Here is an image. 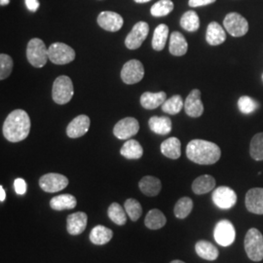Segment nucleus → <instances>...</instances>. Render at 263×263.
<instances>
[{
	"label": "nucleus",
	"instance_id": "1",
	"mask_svg": "<svg viewBox=\"0 0 263 263\" xmlns=\"http://www.w3.org/2000/svg\"><path fill=\"white\" fill-rule=\"evenodd\" d=\"M30 131V119L28 113L17 109L10 113L3 124V135L7 141L19 142L28 138Z\"/></svg>",
	"mask_w": 263,
	"mask_h": 263
},
{
	"label": "nucleus",
	"instance_id": "2",
	"mask_svg": "<svg viewBox=\"0 0 263 263\" xmlns=\"http://www.w3.org/2000/svg\"><path fill=\"white\" fill-rule=\"evenodd\" d=\"M186 156L190 161L199 165H213L220 158L221 151L214 142L193 140L187 144Z\"/></svg>",
	"mask_w": 263,
	"mask_h": 263
},
{
	"label": "nucleus",
	"instance_id": "3",
	"mask_svg": "<svg viewBox=\"0 0 263 263\" xmlns=\"http://www.w3.org/2000/svg\"><path fill=\"white\" fill-rule=\"evenodd\" d=\"M245 251L253 261L263 259V235L256 228H251L245 237Z\"/></svg>",
	"mask_w": 263,
	"mask_h": 263
},
{
	"label": "nucleus",
	"instance_id": "4",
	"mask_svg": "<svg viewBox=\"0 0 263 263\" xmlns=\"http://www.w3.org/2000/svg\"><path fill=\"white\" fill-rule=\"evenodd\" d=\"M27 58L29 64L34 67H43L49 60L48 49L45 43L39 39L33 38L28 42Z\"/></svg>",
	"mask_w": 263,
	"mask_h": 263
},
{
	"label": "nucleus",
	"instance_id": "5",
	"mask_svg": "<svg viewBox=\"0 0 263 263\" xmlns=\"http://www.w3.org/2000/svg\"><path fill=\"white\" fill-rule=\"evenodd\" d=\"M74 94L73 84L68 76H59L53 84L52 97L58 104H66L70 102Z\"/></svg>",
	"mask_w": 263,
	"mask_h": 263
},
{
	"label": "nucleus",
	"instance_id": "6",
	"mask_svg": "<svg viewBox=\"0 0 263 263\" xmlns=\"http://www.w3.org/2000/svg\"><path fill=\"white\" fill-rule=\"evenodd\" d=\"M49 60L55 65H66L74 61L76 59V51L62 42L53 43L48 48Z\"/></svg>",
	"mask_w": 263,
	"mask_h": 263
},
{
	"label": "nucleus",
	"instance_id": "7",
	"mask_svg": "<svg viewBox=\"0 0 263 263\" xmlns=\"http://www.w3.org/2000/svg\"><path fill=\"white\" fill-rule=\"evenodd\" d=\"M223 26L227 32L234 37H242L249 31V23L239 13H229L223 20Z\"/></svg>",
	"mask_w": 263,
	"mask_h": 263
},
{
	"label": "nucleus",
	"instance_id": "8",
	"mask_svg": "<svg viewBox=\"0 0 263 263\" xmlns=\"http://www.w3.org/2000/svg\"><path fill=\"white\" fill-rule=\"evenodd\" d=\"M214 237L219 246L228 247L235 241V228L229 220L222 219L215 227Z\"/></svg>",
	"mask_w": 263,
	"mask_h": 263
},
{
	"label": "nucleus",
	"instance_id": "9",
	"mask_svg": "<svg viewBox=\"0 0 263 263\" xmlns=\"http://www.w3.org/2000/svg\"><path fill=\"white\" fill-rule=\"evenodd\" d=\"M68 185V179L66 176L61 174L50 173L42 176L39 179V186L40 188L48 192V193H55L64 190Z\"/></svg>",
	"mask_w": 263,
	"mask_h": 263
},
{
	"label": "nucleus",
	"instance_id": "10",
	"mask_svg": "<svg viewBox=\"0 0 263 263\" xmlns=\"http://www.w3.org/2000/svg\"><path fill=\"white\" fill-rule=\"evenodd\" d=\"M149 32V26L145 22L137 23L133 28L131 32L127 35L125 39V45L130 50H136L141 47L142 42L146 39Z\"/></svg>",
	"mask_w": 263,
	"mask_h": 263
},
{
	"label": "nucleus",
	"instance_id": "11",
	"mask_svg": "<svg viewBox=\"0 0 263 263\" xmlns=\"http://www.w3.org/2000/svg\"><path fill=\"white\" fill-rule=\"evenodd\" d=\"M143 76L144 67L138 60H131L127 62L121 70V79L126 84H136L141 81Z\"/></svg>",
	"mask_w": 263,
	"mask_h": 263
},
{
	"label": "nucleus",
	"instance_id": "12",
	"mask_svg": "<svg viewBox=\"0 0 263 263\" xmlns=\"http://www.w3.org/2000/svg\"><path fill=\"white\" fill-rule=\"evenodd\" d=\"M140 130V124L136 118L127 117L118 121L113 128L114 136L119 140H129Z\"/></svg>",
	"mask_w": 263,
	"mask_h": 263
},
{
	"label": "nucleus",
	"instance_id": "13",
	"mask_svg": "<svg viewBox=\"0 0 263 263\" xmlns=\"http://www.w3.org/2000/svg\"><path fill=\"white\" fill-rule=\"evenodd\" d=\"M213 201L216 207L228 210L235 206L237 194L232 188L219 186L213 193Z\"/></svg>",
	"mask_w": 263,
	"mask_h": 263
},
{
	"label": "nucleus",
	"instance_id": "14",
	"mask_svg": "<svg viewBox=\"0 0 263 263\" xmlns=\"http://www.w3.org/2000/svg\"><path fill=\"white\" fill-rule=\"evenodd\" d=\"M97 22L101 28L110 32L118 31L119 29H121L124 24V20L121 15L111 11L102 12L99 15Z\"/></svg>",
	"mask_w": 263,
	"mask_h": 263
},
{
	"label": "nucleus",
	"instance_id": "15",
	"mask_svg": "<svg viewBox=\"0 0 263 263\" xmlns=\"http://www.w3.org/2000/svg\"><path fill=\"white\" fill-rule=\"evenodd\" d=\"M184 110L188 116L197 118L204 112V105L201 101V92L198 89H194L188 95L185 103Z\"/></svg>",
	"mask_w": 263,
	"mask_h": 263
},
{
	"label": "nucleus",
	"instance_id": "16",
	"mask_svg": "<svg viewBox=\"0 0 263 263\" xmlns=\"http://www.w3.org/2000/svg\"><path fill=\"white\" fill-rule=\"evenodd\" d=\"M246 207L255 215H263V188H252L246 194Z\"/></svg>",
	"mask_w": 263,
	"mask_h": 263
},
{
	"label": "nucleus",
	"instance_id": "17",
	"mask_svg": "<svg viewBox=\"0 0 263 263\" xmlns=\"http://www.w3.org/2000/svg\"><path fill=\"white\" fill-rule=\"evenodd\" d=\"M90 118L87 115H79L68 124L66 135L71 139H77L84 136L90 129Z\"/></svg>",
	"mask_w": 263,
	"mask_h": 263
},
{
	"label": "nucleus",
	"instance_id": "18",
	"mask_svg": "<svg viewBox=\"0 0 263 263\" xmlns=\"http://www.w3.org/2000/svg\"><path fill=\"white\" fill-rule=\"evenodd\" d=\"M88 222V216L83 212H77L67 216L66 229L70 235H80L84 232Z\"/></svg>",
	"mask_w": 263,
	"mask_h": 263
},
{
	"label": "nucleus",
	"instance_id": "19",
	"mask_svg": "<svg viewBox=\"0 0 263 263\" xmlns=\"http://www.w3.org/2000/svg\"><path fill=\"white\" fill-rule=\"evenodd\" d=\"M206 40L212 46L220 45L226 40V30L218 23L212 22L208 26Z\"/></svg>",
	"mask_w": 263,
	"mask_h": 263
},
{
	"label": "nucleus",
	"instance_id": "20",
	"mask_svg": "<svg viewBox=\"0 0 263 263\" xmlns=\"http://www.w3.org/2000/svg\"><path fill=\"white\" fill-rule=\"evenodd\" d=\"M187 49L186 39L179 31H174L170 37V53L174 56H183L186 54Z\"/></svg>",
	"mask_w": 263,
	"mask_h": 263
},
{
	"label": "nucleus",
	"instance_id": "21",
	"mask_svg": "<svg viewBox=\"0 0 263 263\" xmlns=\"http://www.w3.org/2000/svg\"><path fill=\"white\" fill-rule=\"evenodd\" d=\"M139 187L144 195L154 197L159 194L162 184L159 179L152 176H146L140 180Z\"/></svg>",
	"mask_w": 263,
	"mask_h": 263
},
{
	"label": "nucleus",
	"instance_id": "22",
	"mask_svg": "<svg viewBox=\"0 0 263 263\" xmlns=\"http://www.w3.org/2000/svg\"><path fill=\"white\" fill-rule=\"evenodd\" d=\"M167 100V94L165 92L151 93L145 92L141 95V104L145 109H155L165 103Z\"/></svg>",
	"mask_w": 263,
	"mask_h": 263
},
{
	"label": "nucleus",
	"instance_id": "23",
	"mask_svg": "<svg viewBox=\"0 0 263 263\" xmlns=\"http://www.w3.org/2000/svg\"><path fill=\"white\" fill-rule=\"evenodd\" d=\"M161 152L170 159H179L181 155V143L178 138H169L161 144Z\"/></svg>",
	"mask_w": 263,
	"mask_h": 263
},
{
	"label": "nucleus",
	"instance_id": "24",
	"mask_svg": "<svg viewBox=\"0 0 263 263\" xmlns=\"http://www.w3.org/2000/svg\"><path fill=\"white\" fill-rule=\"evenodd\" d=\"M216 187V179L210 175H203L198 177L192 183V190L195 194L202 195L212 191Z\"/></svg>",
	"mask_w": 263,
	"mask_h": 263
},
{
	"label": "nucleus",
	"instance_id": "25",
	"mask_svg": "<svg viewBox=\"0 0 263 263\" xmlns=\"http://www.w3.org/2000/svg\"><path fill=\"white\" fill-rule=\"evenodd\" d=\"M151 131L157 135L166 136L172 131V121L166 116H153L148 121Z\"/></svg>",
	"mask_w": 263,
	"mask_h": 263
},
{
	"label": "nucleus",
	"instance_id": "26",
	"mask_svg": "<svg viewBox=\"0 0 263 263\" xmlns=\"http://www.w3.org/2000/svg\"><path fill=\"white\" fill-rule=\"evenodd\" d=\"M167 223V218L165 215L158 210V209H152L144 219V224L151 230H158L162 227H164Z\"/></svg>",
	"mask_w": 263,
	"mask_h": 263
},
{
	"label": "nucleus",
	"instance_id": "27",
	"mask_svg": "<svg viewBox=\"0 0 263 263\" xmlns=\"http://www.w3.org/2000/svg\"><path fill=\"white\" fill-rule=\"evenodd\" d=\"M113 237V232L111 229L107 228L104 226H95L90 233V241L95 245L107 244Z\"/></svg>",
	"mask_w": 263,
	"mask_h": 263
},
{
	"label": "nucleus",
	"instance_id": "28",
	"mask_svg": "<svg viewBox=\"0 0 263 263\" xmlns=\"http://www.w3.org/2000/svg\"><path fill=\"white\" fill-rule=\"evenodd\" d=\"M196 254L203 259L214 261L218 257V250L212 243L208 241H199L195 245Z\"/></svg>",
	"mask_w": 263,
	"mask_h": 263
},
{
	"label": "nucleus",
	"instance_id": "29",
	"mask_svg": "<svg viewBox=\"0 0 263 263\" xmlns=\"http://www.w3.org/2000/svg\"><path fill=\"white\" fill-rule=\"evenodd\" d=\"M77 205L76 198L70 194H63L52 198L50 201V207L55 211H64L74 209Z\"/></svg>",
	"mask_w": 263,
	"mask_h": 263
},
{
	"label": "nucleus",
	"instance_id": "30",
	"mask_svg": "<svg viewBox=\"0 0 263 263\" xmlns=\"http://www.w3.org/2000/svg\"><path fill=\"white\" fill-rule=\"evenodd\" d=\"M120 153L127 159H140L143 154V148L139 141L136 140H128L124 143Z\"/></svg>",
	"mask_w": 263,
	"mask_h": 263
},
{
	"label": "nucleus",
	"instance_id": "31",
	"mask_svg": "<svg viewBox=\"0 0 263 263\" xmlns=\"http://www.w3.org/2000/svg\"><path fill=\"white\" fill-rule=\"evenodd\" d=\"M169 35V28L168 26L161 24L157 28H155L153 38H152V48L155 51H162L165 46Z\"/></svg>",
	"mask_w": 263,
	"mask_h": 263
},
{
	"label": "nucleus",
	"instance_id": "32",
	"mask_svg": "<svg viewBox=\"0 0 263 263\" xmlns=\"http://www.w3.org/2000/svg\"><path fill=\"white\" fill-rule=\"evenodd\" d=\"M180 26L189 32H194L198 30L200 28V19L197 13L194 11L185 12L180 19Z\"/></svg>",
	"mask_w": 263,
	"mask_h": 263
},
{
	"label": "nucleus",
	"instance_id": "33",
	"mask_svg": "<svg viewBox=\"0 0 263 263\" xmlns=\"http://www.w3.org/2000/svg\"><path fill=\"white\" fill-rule=\"evenodd\" d=\"M107 215L117 226H124L127 222V213L118 203H112L108 207Z\"/></svg>",
	"mask_w": 263,
	"mask_h": 263
},
{
	"label": "nucleus",
	"instance_id": "34",
	"mask_svg": "<svg viewBox=\"0 0 263 263\" xmlns=\"http://www.w3.org/2000/svg\"><path fill=\"white\" fill-rule=\"evenodd\" d=\"M184 104L181 97L179 95H176L165 101V103L162 104V110L165 113H169L171 115H175L180 112Z\"/></svg>",
	"mask_w": 263,
	"mask_h": 263
},
{
	"label": "nucleus",
	"instance_id": "35",
	"mask_svg": "<svg viewBox=\"0 0 263 263\" xmlns=\"http://www.w3.org/2000/svg\"><path fill=\"white\" fill-rule=\"evenodd\" d=\"M174 10V3L172 0H160L152 5L151 13L153 17L159 18L169 15Z\"/></svg>",
	"mask_w": 263,
	"mask_h": 263
},
{
	"label": "nucleus",
	"instance_id": "36",
	"mask_svg": "<svg viewBox=\"0 0 263 263\" xmlns=\"http://www.w3.org/2000/svg\"><path fill=\"white\" fill-rule=\"evenodd\" d=\"M192 209H193L192 200L190 198L182 197L177 202L174 209V213H175V216L178 218L183 219L189 216Z\"/></svg>",
	"mask_w": 263,
	"mask_h": 263
},
{
	"label": "nucleus",
	"instance_id": "37",
	"mask_svg": "<svg viewBox=\"0 0 263 263\" xmlns=\"http://www.w3.org/2000/svg\"><path fill=\"white\" fill-rule=\"evenodd\" d=\"M250 154L255 161L263 160V133H258L251 141Z\"/></svg>",
	"mask_w": 263,
	"mask_h": 263
},
{
	"label": "nucleus",
	"instance_id": "38",
	"mask_svg": "<svg viewBox=\"0 0 263 263\" xmlns=\"http://www.w3.org/2000/svg\"><path fill=\"white\" fill-rule=\"evenodd\" d=\"M124 209H125L127 215L131 218V220L137 221L140 219L141 214H142V207L139 201H137L136 199H133V198L126 200L125 204H124Z\"/></svg>",
	"mask_w": 263,
	"mask_h": 263
},
{
	"label": "nucleus",
	"instance_id": "39",
	"mask_svg": "<svg viewBox=\"0 0 263 263\" xmlns=\"http://www.w3.org/2000/svg\"><path fill=\"white\" fill-rule=\"evenodd\" d=\"M258 104L251 97L243 96L238 101L239 110L244 114H251L256 110Z\"/></svg>",
	"mask_w": 263,
	"mask_h": 263
},
{
	"label": "nucleus",
	"instance_id": "40",
	"mask_svg": "<svg viewBox=\"0 0 263 263\" xmlns=\"http://www.w3.org/2000/svg\"><path fill=\"white\" fill-rule=\"evenodd\" d=\"M13 69V61L12 58L6 55H0V79L4 80L11 74Z\"/></svg>",
	"mask_w": 263,
	"mask_h": 263
},
{
	"label": "nucleus",
	"instance_id": "41",
	"mask_svg": "<svg viewBox=\"0 0 263 263\" xmlns=\"http://www.w3.org/2000/svg\"><path fill=\"white\" fill-rule=\"evenodd\" d=\"M14 188L17 194L19 195H24L27 192V182L25 181V179H16L14 181Z\"/></svg>",
	"mask_w": 263,
	"mask_h": 263
},
{
	"label": "nucleus",
	"instance_id": "42",
	"mask_svg": "<svg viewBox=\"0 0 263 263\" xmlns=\"http://www.w3.org/2000/svg\"><path fill=\"white\" fill-rule=\"evenodd\" d=\"M216 1V0H189L188 5L190 7H201V6H206L209 4H212Z\"/></svg>",
	"mask_w": 263,
	"mask_h": 263
},
{
	"label": "nucleus",
	"instance_id": "43",
	"mask_svg": "<svg viewBox=\"0 0 263 263\" xmlns=\"http://www.w3.org/2000/svg\"><path fill=\"white\" fill-rule=\"evenodd\" d=\"M26 1V6L30 12H36L39 6H40V3L38 2V0H25Z\"/></svg>",
	"mask_w": 263,
	"mask_h": 263
},
{
	"label": "nucleus",
	"instance_id": "44",
	"mask_svg": "<svg viewBox=\"0 0 263 263\" xmlns=\"http://www.w3.org/2000/svg\"><path fill=\"white\" fill-rule=\"evenodd\" d=\"M5 198H6V193H5L4 188L1 185V186H0V201H1V202H4V201H5Z\"/></svg>",
	"mask_w": 263,
	"mask_h": 263
},
{
	"label": "nucleus",
	"instance_id": "45",
	"mask_svg": "<svg viewBox=\"0 0 263 263\" xmlns=\"http://www.w3.org/2000/svg\"><path fill=\"white\" fill-rule=\"evenodd\" d=\"M10 0H0V4L2 5V6H4V5H8L9 4Z\"/></svg>",
	"mask_w": 263,
	"mask_h": 263
},
{
	"label": "nucleus",
	"instance_id": "46",
	"mask_svg": "<svg viewBox=\"0 0 263 263\" xmlns=\"http://www.w3.org/2000/svg\"><path fill=\"white\" fill-rule=\"evenodd\" d=\"M135 2H137V3H140V4H141V3H146V2H149L151 0H134Z\"/></svg>",
	"mask_w": 263,
	"mask_h": 263
},
{
	"label": "nucleus",
	"instance_id": "47",
	"mask_svg": "<svg viewBox=\"0 0 263 263\" xmlns=\"http://www.w3.org/2000/svg\"><path fill=\"white\" fill-rule=\"evenodd\" d=\"M170 263H185L183 262V261H181V260H173V261H171Z\"/></svg>",
	"mask_w": 263,
	"mask_h": 263
},
{
	"label": "nucleus",
	"instance_id": "48",
	"mask_svg": "<svg viewBox=\"0 0 263 263\" xmlns=\"http://www.w3.org/2000/svg\"><path fill=\"white\" fill-rule=\"evenodd\" d=\"M262 80H263V74H262Z\"/></svg>",
	"mask_w": 263,
	"mask_h": 263
}]
</instances>
